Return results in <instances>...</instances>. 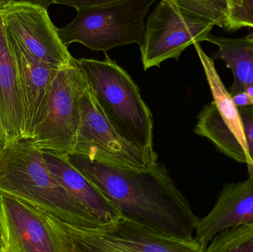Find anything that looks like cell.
<instances>
[{
  "mask_svg": "<svg viewBox=\"0 0 253 252\" xmlns=\"http://www.w3.org/2000/svg\"><path fill=\"white\" fill-rule=\"evenodd\" d=\"M87 87L77 60L58 71L31 138L39 149L62 156L71 155L81 122L80 99Z\"/></svg>",
  "mask_w": 253,
  "mask_h": 252,
  "instance_id": "5",
  "label": "cell"
},
{
  "mask_svg": "<svg viewBox=\"0 0 253 252\" xmlns=\"http://www.w3.org/2000/svg\"><path fill=\"white\" fill-rule=\"evenodd\" d=\"M213 26L184 11L176 0H162L145 23V36L140 47L144 71L160 67L168 59L178 60L189 46L207 41Z\"/></svg>",
  "mask_w": 253,
  "mask_h": 252,
  "instance_id": "9",
  "label": "cell"
},
{
  "mask_svg": "<svg viewBox=\"0 0 253 252\" xmlns=\"http://www.w3.org/2000/svg\"><path fill=\"white\" fill-rule=\"evenodd\" d=\"M204 252H253V224L220 232Z\"/></svg>",
  "mask_w": 253,
  "mask_h": 252,
  "instance_id": "18",
  "label": "cell"
},
{
  "mask_svg": "<svg viewBox=\"0 0 253 252\" xmlns=\"http://www.w3.org/2000/svg\"><path fill=\"white\" fill-rule=\"evenodd\" d=\"M81 122L71 155L126 170H148L158 163L153 149L125 140L105 118L88 85L80 99Z\"/></svg>",
  "mask_w": 253,
  "mask_h": 252,
  "instance_id": "6",
  "label": "cell"
},
{
  "mask_svg": "<svg viewBox=\"0 0 253 252\" xmlns=\"http://www.w3.org/2000/svg\"><path fill=\"white\" fill-rule=\"evenodd\" d=\"M42 153L52 174L101 224L112 223L121 217L111 201L70 163L68 157L47 151Z\"/></svg>",
  "mask_w": 253,
  "mask_h": 252,
  "instance_id": "13",
  "label": "cell"
},
{
  "mask_svg": "<svg viewBox=\"0 0 253 252\" xmlns=\"http://www.w3.org/2000/svg\"><path fill=\"white\" fill-rule=\"evenodd\" d=\"M234 102L235 105L238 108H253V99L245 92L237 93V94L230 96Z\"/></svg>",
  "mask_w": 253,
  "mask_h": 252,
  "instance_id": "22",
  "label": "cell"
},
{
  "mask_svg": "<svg viewBox=\"0 0 253 252\" xmlns=\"http://www.w3.org/2000/svg\"><path fill=\"white\" fill-rule=\"evenodd\" d=\"M197 118L195 133L209 139L229 158L241 164H251L246 148L221 118L213 101L204 107Z\"/></svg>",
  "mask_w": 253,
  "mask_h": 252,
  "instance_id": "16",
  "label": "cell"
},
{
  "mask_svg": "<svg viewBox=\"0 0 253 252\" xmlns=\"http://www.w3.org/2000/svg\"><path fill=\"white\" fill-rule=\"evenodd\" d=\"M62 222L0 194V252H70Z\"/></svg>",
  "mask_w": 253,
  "mask_h": 252,
  "instance_id": "10",
  "label": "cell"
},
{
  "mask_svg": "<svg viewBox=\"0 0 253 252\" xmlns=\"http://www.w3.org/2000/svg\"><path fill=\"white\" fill-rule=\"evenodd\" d=\"M253 28V0H227L224 28L233 33L242 28Z\"/></svg>",
  "mask_w": 253,
  "mask_h": 252,
  "instance_id": "20",
  "label": "cell"
},
{
  "mask_svg": "<svg viewBox=\"0 0 253 252\" xmlns=\"http://www.w3.org/2000/svg\"><path fill=\"white\" fill-rule=\"evenodd\" d=\"M0 194L78 229L102 226L52 174L42 151L31 138H21L4 149L0 158Z\"/></svg>",
  "mask_w": 253,
  "mask_h": 252,
  "instance_id": "2",
  "label": "cell"
},
{
  "mask_svg": "<svg viewBox=\"0 0 253 252\" xmlns=\"http://www.w3.org/2000/svg\"><path fill=\"white\" fill-rule=\"evenodd\" d=\"M70 252H204L193 238L176 239L124 217L96 229H78L61 223Z\"/></svg>",
  "mask_w": 253,
  "mask_h": 252,
  "instance_id": "7",
  "label": "cell"
},
{
  "mask_svg": "<svg viewBox=\"0 0 253 252\" xmlns=\"http://www.w3.org/2000/svg\"><path fill=\"white\" fill-rule=\"evenodd\" d=\"M248 179L226 183L213 208L199 219L194 238L204 249L223 231L253 224V165L248 164Z\"/></svg>",
  "mask_w": 253,
  "mask_h": 252,
  "instance_id": "11",
  "label": "cell"
},
{
  "mask_svg": "<svg viewBox=\"0 0 253 252\" xmlns=\"http://www.w3.org/2000/svg\"><path fill=\"white\" fill-rule=\"evenodd\" d=\"M17 68L23 108V138H32L48 93L60 69L46 65L22 50L8 36Z\"/></svg>",
  "mask_w": 253,
  "mask_h": 252,
  "instance_id": "12",
  "label": "cell"
},
{
  "mask_svg": "<svg viewBox=\"0 0 253 252\" xmlns=\"http://www.w3.org/2000/svg\"><path fill=\"white\" fill-rule=\"evenodd\" d=\"M176 2L191 16L224 28L227 13V0H176Z\"/></svg>",
  "mask_w": 253,
  "mask_h": 252,
  "instance_id": "19",
  "label": "cell"
},
{
  "mask_svg": "<svg viewBox=\"0 0 253 252\" xmlns=\"http://www.w3.org/2000/svg\"><path fill=\"white\" fill-rule=\"evenodd\" d=\"M0 118L8 144L23 138V108L14 56L0 19Z\"/></svg>",
  "mask_w": 253,
  "mask_h": 252,
  "instance_id": "14",
  "label": "cell"
},
{
  "mask_svg": "<svg viewBox=\"0 0 253 252\" xmlns=\"http://www.w3.org/2000/svg\"><path fill=\"white\" fill-rule=\"evenodd\" d=\"M54 1L0 0V19L7 35L37 60L58 69L76 62L58 35L47 12Z\"/></svg>",
  "mask_w": 253,
  "mask_h": 252,
  "instance_id": "8",
  "label": "cell"
},
{
  "mask_svg": "<svg viewBox=\"0 0 253 252\" xmlns=\"http://www.w3.org/2000/svg\"><path fill=\"white\" fill-rule=\"evenodd\" d=\"M105 60L77 59L99 108L117 133L129 143L153 149V118L135 81L108 54Z\"/></svg>",
  "mask_w": 253,
  "mask_h": 252,
  "instance_id": "4",
  "label": "cell"
},
{
  "mask_svg": "<svg viewBox=\"0 0 253 252\" xmlns=\"http://www.w3.org/2000/svg\"><path fill=\"white\" fill-rule=\"evenodd\" d=\"M207 41L218 47L213 61H222L233 73L230 96L242 93L253 86V33L242 38H229L210 35Z\"/></svg>",
  "mask_w": 253,
  "mask_h": 252,
  "instance_id": "15",
  "label": "cell"
},
{
  "mask_svg": "<svg viewBox=\"0 0 253 252\" xmlns=\"http://www.w3.org/2000/svg\"><path fill=\"white\" fill-rule=\"evenodd\" d=\"M246 142L247 153L253 165V108H238Z\"/></svg>",
  "mask_w": 253,
  "mask_h": 252,
  "instance_id": "21",
  "label": "cell"
},
{
  "mask_svg": "<svg viewBox=\"0 0 253 252\" xmlns=\"http://www.w3.org/2000/svg\"><path fill=\"white\" fill-rule=\"evenodd\" d=\"M195 46L198 56L200 59L201 63L203 67L206 75L208 84L211 88L213 102L218 109L221 118L225 121L230 130L234 133L235 136L242 142L246 148L245 135L242 128V121L239 109L235 105L228 90L223 84L222 81L217 72L212 58L208 56L201 47L199 43H195Z\"/></svg>",
  "mask_w": 253,
  "mask_h": 252,
  "instance_id": "17",
  "label": "cell"
},
{
  "mask_svg": "<svg viewBox=\"0 0 253 252\" xmlns=\"http://www.w3.org/2000/svg\"><path fill=\"white\" fill-rule=\"evenodd\" d=\"M8 142H7V137H6L5 133H4V128L1 124V118H0V158L4 152V149L7 147Z\"/></svg>",
  "mask_w": 253,
  "mask_h": 252,
  "instance_id": "23",
  "label": "cell"
},
{
  "mask_svg": "<svg viewBox=\"0 0 253 252\" xmlns=\"http://www.w3.org/2000/svg\"><path fill=\"white\" fill-rule=\"evenodd\" d=\"M156 0H74L54 1L77 10L72 22L57 32L67 47L80 43L90 50L103 51L126 44L142 45L144 19Z\"/></svg>",
  "mask_w": 253,
  "mask_h": 252,
  "instance_id": "3",
  "label": "cell"
},
{
  "mask_svg": "<svg viewBox=\"0 0 253 252\" xmlns=\"http://www.w3.org/2000/svg\"><path fill=\"white\" fill-rule=\"evenodd\" d=\"M68 161L118 210L121 217L172 238L193 239L199 217L165 164L126 170L75 155Z\"/></svg>",
  "mask_w": 253,
  "mask_h": 252,
  "instance_id": "1",
  "label": "cell"
}]
</instances>
